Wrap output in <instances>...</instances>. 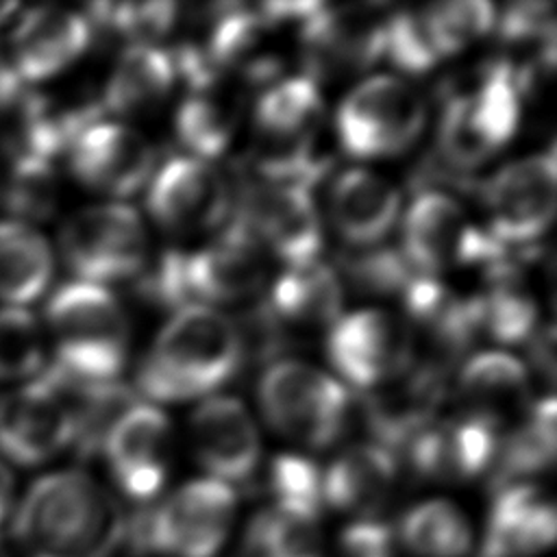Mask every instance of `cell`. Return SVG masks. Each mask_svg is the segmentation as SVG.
Returning a JSON list of instances; mask_svg holds the SVG:
<instances>
[{"label": "cell", "mask_w": 557, "mask_h": 557, "mask_svg": "<svg viewBox=\"0 0 557 557\" xmlns=\"http://www.w3.org/2000/svg\"><path fill=\"white\" fill-rule=\"evenodd\" d=\"M507 250L483 226H474L461 202L442 189L420 191L403 218L400 252L422 276L437 278L461 265L487 268Z\"/></svg>", "instance_id": "7"}, {"label": "cell", "mask_w": 557, "mask_h": 557, "mask_svg": "<svg viewBox=\"0 0 557 557\" xmlns=\"http://www.w3.org/2000/svg\"><path fill=\"white\" fill-rule=\"evenodd\" d=\"M172 431L168 416L148 403H133L104 435L102 450L126 496L150 500L168 476Z\"/></svg>", "instance_id": "17"}, {"label": "cell", "mask_w": 557, "mask_h": 557, "mask_svg": "<svg viewBox=\"0 0 557 557\" xmlns=\"http://www.w3.org/2000/svg\"><path fill=\"white\" fill-rule=\"evenodd\" d=\"M326 355L348 383L372 389L413 361V337L405 320L381 309H361L329 329Z\"/></svg>", "instance_id": "14"}, {"label": "cell", "mask_w": 557, "mask_h": 557, "mask_svg": "<svg viewBox=\"0 0 557 557\" xmlns=\"http://www.w3.org/2000/svg\"><path fill=\"white\" fill-rule=\"evenodd\" d=\"M235 509L231 485L211 476L196 479L133 524V537L170 557H213L228 537Z\"/></svg>", "instance_id": "9"}, {"label": "cell", "mask_w": 557, "mask_h": 557, "mask_svg": "<svg viewBox=\"0 0 557 557\" xmlns=\"http://www.w3.org/2000/svg\"><path fill=\"white\" fill-rule=\"evenodd\" d=\"M426 124L422 96L396 76L359 83L337 107L335 128L342 148L357 159L405 152Z\"/></svg>", "instance_id": "8"}, {"label": "cell", "mask_w": 557, "mask_h": 557, "mask_svg": "<svg viewBox=\"0 0 557 557\" xmlns=\"http://www.w3.org/2000/svg\"><path fill=\"white\" fill-rule=\"evenodd\" d=\"M398 463L376 442L355 444L339 453L322 474V500L357 516H372L394 490Z\"/></svg>", "instance_id": "26"}, {"label": "cell", "mask_w": 557, "mask_h": 557, "mask_svg": "<svg viewBox=\"0 0 557 557\" xmlns=\"http://www.w3.org/2000/svg\"><path fill=\"white\" fill-rule=\"evenodd\" d=\"M44 366L39 322L20 307L0 309V381L26 379Z\"/></svg>", "instance_id": "34"}, {"label": "cell", "mask_w": 557, "mask_h": 557, "mask_svg": "<svg viewBox=\"0 0 557 557\" xmlns=\"http://www.w3.org/2000/svg\"><path fill=\"white\" fill-rule=\"evenodd\" d=\"M411 468L431 481L457 483L485 472L496 455V431L463 413L433 420L409 444Z\"/></svg>", "instance_id": "21"}, {"label": "cell", "mask_w": 557, "mask_h": 557, "mask_svg": "<svg viewBox=\"0 0 557 557\" xmlns=\"http://www.w3.org/2000/svg\"><path fill=\"white\" fill-rule=\"evenodd\" d=\"M150 215L174 235H196L222 226L233 209L224 174L205 159L174 157L152 176Z\"/></svg>", "instance_id": "15"}, {"label": "cell", "mask_w": 557, "mask_h": 557, "mask_svg": "<svg viewBox=\"0 0 557 557\" xmlns=\"http://www.w3.org/2000/svg\"><path fill=\"white\" fill-rule=\"evenodd\" d=\"M346 261L350 281L359 289L372 294H403L418 274L407 263L400 248H383L381 244L370 246L366 252L352 255Z\"/></svg>", "instance_id": "39"}, {"label": "cell", "mask_w": 557, "mask_h": 557, "mask_svg": "<svg viewBox=\"0 0 557 557\" xmlns=\"http://www.w3.org/2000/svg\"><path fill=\"white\" fill-rule=\"evenodd\" d=\"M70 165L81 183L109 196L135 194L152 174L154 150L133 126L94 122L70 144Z\"/></svg>", "instance_id": "18"}, {"label": "cell", "mask_w": 557, "mask_h": 557, "mask_svg": "<svg viewBox=\"0 0 557 557\" xmlns=\"http://www.w3.org/2000/svg\"><path fill=\"white\" fill-rule=\"evenodd\" d=\"M555 540V509L529 483L500 487L490 511L481 557H533Z\"/></svg>", "instance_id": "25"}, {"label": "cell", "mask_w": 557, "mask_h": 557, "mask_svg": "<svg viewBox=\"0 0 557 557\" xmlns=\"http://www.w3.org/2000/svg\"><path fill=\"white\" fill-rule=\"evenodd\" d=\"M0 557H2V553H0Z\"/></svg>", "instance_id": "45"}, {"label": "cell", "mask_w": 557, "mask_h": 557, "mask_svg": "<svg viewBox=\"0 0 557 557\" xmlns=\"http://www.w3.org/2000/svg\"><path fill=\"white\" fill-rule=\"evenodd\" d=\"M89 39L87 17L61 7H37L24 13L11 33L9 65L20 81H46L70 67Z\"/></svg>", "instance_id": "22"}, {"label": "cell", "mask_w": 557, "mask_h": 557, "mask_svg": "<svg viewBox=\"0 0 557 557\" xmlns=\"http://www.w3.org/2000/svg\"><path fill=\"white\" fill-rule=\"evenodd\" d=\"M444 392L446 374L418 361H411L385 383L366 389L363 416L374 442L387 450L407 446L435 420Z\"/></svg>", "instance_id": "19"}, {"label": "cell", "mask_w": 557, "mask_h": 557, "mask_svg": "<svg viewBox=\"0 0 557 557\" xmlns=\"http://www.w3.org/2000/svg\"><path fill=\"white\" fill-rule=\"evenodd\" d=\"M65 263L85 283H109L139 274L148 263V235L128 205L109 202L76 211L61 228Z\"/></svg>", "instance_id": "10"}, {"label": "cell", "mask_w": 557, "mask_h": 557, "mask_svg": "<svg viewBox=\"0 0 557 557\" xmlns=\"http://www.w3.org/2000/svg\"><path fill=\"white\" fill-rule=\"evenodd\" d=\"M459 413L494 429L520 422L531 409V379L520 359L503 350L476 352L457 379Z\"/></svg>", "instance_id": "23"}, {"label": "cell", "mask_w": 557, "mask_h": 557, "mask_svg": "<svg viewBox=\"0 0 557 557\" xmlns=\"http://www.w3.org/2000/svg\"><path fill=\"white\" fill-rule=\"evenodd\" d=\"M555 152H537L503 165L483 185L487 235L505 248L540 239L555 215Z\"/></svg>", "instance_id": "11"}, {"label": "cell", "mask_w": 557, "mask_h": 557, "mask_svg": "<svg viewBox=\"0 0 557 557\" xmlns=\"http://www.w3.org/2000/svg\"><path fill=\"white\" fill-rule=\"evenodd\" d=\"M498 28L505 41L509 44H531L540 46L553 44V15L548 4L540 2H518L507 7L503 17L498 20Z\"/></svg>", "instance_id": "40"}, {"label": "cell", "mask_w": 557, "mask_h": 557, "mask_svg": "<svg viewBox=\"0 0 557 557\" xmlns=\"http://www.w3.org/2000/svg\"><path fill=\"white\" fill-rule=\"evenodd\" d=\"M387 17L383 4H320L300 30L309 78H335L370 67L385 50Z\"/></svg>", "instance_id": "13"}, {"label": "cell", "mask_w": 557, "mask_h": 557, "mask_svg": "<svg viewBox=\"0 0 557 557\" xmlns=\"http://www.w3.org/2000/svg\"><path fill=\"white\" fill-rule=\"evenodd\" d=\"M400 542L416 557H466L472 531L455 503L433 498L403 516Z\"/></svg>", "instance_id": "32"}, {"label": "cell", "mask_w": 557, "mask_h": 557, "mask_svg": "<svg viewBox=\"0 0 557 557\" xmlns=\"http://www.w3.org/2000/svg\"><path fill=\"white\" fill-rule=\"evenodd\" d=\"M13 500V474L11 470L0 461V522L7 516Z\"/></svg>", "instance_id": "43"}, {"label": "cell", "mask_w": 557, "mask_h": 557, "mask_svg": "<svg viewBox=\"0 0 557 557\" xmlns=\"http://www.w3.org/2000/svg\"><path fill=\"white\" fill-rule=\"evenodd\" d=\"M422 9L431 41L440 59L466 50L479 41L496 22L494 7L485 0L440 2Z\"/></svg>", "instance_id": "33"}, {"label": "cell", "mask_w": 557, "mask_h": 557, "mask_svg": "<svg viewBox=\"0 0 557 557\" xmlns=\"http://www.w3.org/2000/svg\"><path fill=\"white\" fill-rule=\"evenodd\" d=\"M15 11V4H0V24Z\"/></svg>", "instance_id": "44"}, {"label": "cell", "mask_w": 557, "mask_h": 557, "mask_svg": "<svg viewBox=\"0 0 557 557\" xmlns=\"http://www.w3.org/2000/svg\"><path fill=\"white\" fill-rule=\"evenodd\" d=\"M244 346L237 324L213 307L176 309L139 363L137 387L144 396L181 403L226 383L242 366Z\"/></svg>", "instance_id": "2"}, {"label": "cell", "mask_w": 557, "mask_h": 557, "mask_svg": "<svg viewBox=\"0 0 557 557\" xmlns=\"http://www.w3.org/2000/svg\"><path fill=\"white\" fill-rule=\"evenodd\" d=\"M344 557H394L389 527L374 520H359L342 533Z\"/></svg>", "instance_id": "41"}, {"label": "cell", "mask_w": 557, "mask_h": 557, "mask_svg": "<svg viewBox=\"0 0 557 557\" xmlns=\"http://www.w3.org/2000/svg\"><path fill=\"white\" fill-rule=\"evenodd\" d=\"M555 461V400L546 396L516 422L494 455V485L507 487L546 472Z\"/></svg>", "instance_id": "31"}, {"label": "cell", "mask_w": 557, "mask_h": 557, "mask_svg": "<svg viewBox=\"0 0 557 557\" xmlns=\"http://www.w3.org/2000/svg\"><path fill=\"white\" fill-rule=\"evenodd\" d=\"M72 442L70 407L46 374L0 398V453L11 461L37 466Z\"/></svg>", "instance_id": "16"}, {"label": "cell", "mask_w": 557, "mask_h": 557, "mask_svg": "<svg viewBox=\"0 0 557 557\" xmlns=\"http://www.w3.org/2000/svg\"><path fill=\"white\" fill-rule=\"evenodd\" d=\"M522 91L507 61H492L448 91L437 126L440 154L457 170H472L516 133Z\"/></svg>", "instance_id": "5"}, {"label": "cell", "mask_w": 557, "mask_h": 557, "mask_svg": "<svg viewBox=\"0 0 557 557\" xmlns=\"http://www.w3.org/2000/svg\"><path fill=\"white\" fill-rule=\"evenodd\" d=\"M52 276V252L44 235L20 220L0 222V298L26 305L44 294Z\"/></svg>", "instance_id": "30"}, {"label": "cell", "mask_w": 557, "mask_h": 557, "mask_svg": "<svg viewBox=\"0 0 557 557\" xmlns=\"http://www.w3.org/2000/svg\"><path fill=\"white\" fill-rule=\"evenodd\" d=\"M242 117V98L226 78H215L189 87V94L178 104L174 115V133L191 152L189 157L209 161L222 154Z\"/></svg>", "instance_id": "28"}, {"label": "cell", "mask_w": 557, "mask_h": 557, "mask_svg": "<svg viewBox=\"0 0 557 557\" xmlns=\"http://www.w3.org/2000/svg\"><path fill=\"white\" fill-rule=\"evenodd\" d=\"M176 4L172 2H126V4H94L91 17L109 26L131 46L152 44L170 33L176 22Z\"/></svg>", "instance_id": "38"}, {"label": "cell", "mask_w": 557, "mask_h": 557, "mask_svg": "<svg viewBox=\"0 0 557 557\" xmlns=\"http://www.w3.org/2000/svg\"><path fill=\"white\" fill-rule=\"evenodd\" d=\"M22 94H24L22 81L17 78V74L9 65V61H4L0 57V117L13 109V104L17 102V98Z\"/></svg>", "instance_id": "42"}, {"label": "cell", "mask_w": 557, "mask_h": 557, "mask_svg": "<svg viewBox=\"0 0 557 557\" xmlns=\"http://www.w3.org/2000/svg\"><path fill=\"white\" fill-rule=\"evenodd\" d=\"M265 281L263 248L237 222L211 244L165 250L141 278V294L163 307L226 305L255 296Z\"/></svg>", "instance_id": "3"}, {"label": "cell", "mask_w": 557, "mask_h": 557, "mask_svg": "<svg viewBox=\"0 0 557 557\" xmlns=\"http://www.w3.org/2000/svg\"><path fill=\"white\" fill-rule=\"evenodd\" d=\"M191 444L200 466L222 483L246 481L259 466L261 442L248 409L233 396H209L191 416Z\"/></svg>", "instance_id": "20"}, {"label": "cell", "mask_w": 557, "mask_h": 557, "mask_svg": "<svg viewBox=\"0 0 557 557\" xmlns=\"http://www.w3.org/2000/svg\"><path fill=\"white\" fill-rule=\"evenodd\" d=\"M7 209L24 220H46L57 205V178L52 161L17 159L4 189Z\"/></svg>", "instance_id": "36"}, {"label": "cell", "mask_w": 557, "mask_h": 557, "mask_svg": "<svg viewBox=\"0 0 557 557\" xmlns=\"http://www.w3.org/2000/svg\"><path fill=\"white\" fill-rule=\"evenodd\" d=\"M259 405L270 426L307 448H326L348 424L346 387L309 363L283 359L259 379Z\"/></svg>", "instance_id": "6"}, {"label": "cell", "mask_w": 557, "mask_h": 557, "mask_svg": "<svg viewBox=\"0 0 557 557\" xmlns=\"http://www.w3.org/2000/svg\"><path fill=\"white\" fill-rule=\"evenodd\" d=\"M400 213V194L383 176L350 168L331 187L329 215L339 237L357 248L379 246Z\"/></svg>", "instance_id": "24"}, {"label": "cell", "mask_w": 557, "mask_h": 557, "mask_svg": "<svg viewBox=\"0 0 557 557\" xmlns=\"http://www.w3.org/2000/svg\"><path fill=\"white\" fill-rule=\"evenodd\" d=\"M265 305L285 333L331 329L339 320L342 285L322 261L294 265L276 278Z\"/></svg>", "instance_id": "27"}, {"label": "cell", "mask_w": 557, "mask_h": 557, "mask_svg": "<svg viewBox=\"0 0 557 557\" xmlns=\"http://www.w3.org/2000/svg\"><path fill=\"white\" fill-rule=\"evenodd\" d=\"M174 78V59L163 48L128 46L107 78L102 104L117 115L152 113L170 96Z\"/></svg>", "instance_id": "29"}, {"label": "cell", "mask_w": 557, "mask_h": 557, "mask_svg": "<svg viewBox=\"0 0 557 557\" xmlns=\"http://www.w3.org/2000/svg\"><path fill=\"white\" fill-rule=\"evenodd\" d=\"M46 320L61 370L87 381H115L131 346L128 318L117 298L96 283L59 287L46 305Z\"/></svg>", "instance_id": "4"}, {"label": "cell", "mask_w": 557, "mask_h": 557, "mask_svg": "<svg viewBox=\"0 0 557 557\" xmlns=\"http://www.w3.org/2000/svg\"><path fill=\"white\" fill-rule=\"evenodd\" d=\"M270 490L274 505L318 520L322 507V474L302 455H278L270 466Z\"/></svg>", "instance_id": "35"}, {"label": "cell", "mask_w": 557, "mask_h": 557, "mask_svg": "<svg viewBox=\"0 0 557 557\" xmlns=\"http://www.w3.org/2000/svg\"><path fill=\"white\" fill-rule=\"evenodd\" d=\"M287 268L318 261L322 224L307 187L259 181L244 189L235 220Z\"/></svg>", "instance_id": "12"}, {"label": "cell", "mask_w": 557, "mask_h": 557, "mask_svg": "<svg viewBox=\"0 0 557 557\" xmlns=\"http://www.w3.org/2000/svg\"><path fill=\"white\" fill-rule=\"evenodd\" d=\"M11 531L24 557H111L126 522L98 481L81 470H61L30 483Z\"/></svg>", "instance_id": "1"}, {"label": "cell", "mask_w": 557, "mask_h": 557, "mask_svg": "<svg viewBox=\"0 0 557 557\" xmlns=\"http://www.w3.org/2000/svg\"><path fill=\"white\" fill-rule=\"evenodd\" d=\"M383 54L409 74L429 72L442 61L431 41L424 9H403L387 17Z\"/></svg>", "instance_id": "37"}]
</instances>
